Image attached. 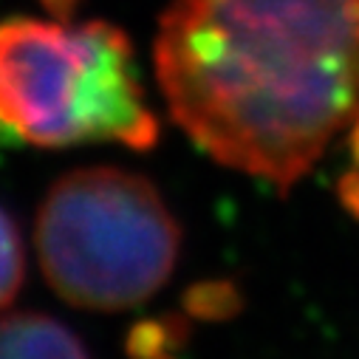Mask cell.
I'll use <instances>...</instances> for the list:
<instances>
[{"label":"cell","instance_id":"6da1fadb","mask_svg":"<svg viewBox=\"0 0 359 359\" xmlns=\"http://www.w3.org/2000/svg\"><path fill=\"white\" fill-rule=\"evenodd\" d=\"M156 71L210 156L289 190L359 128V0H172Z\"/></svg>","mask_w":359,"mask_h":359},{"label":"cell","instance_id":"277c9868","mask_svg":"<svg viewBox=\"0 0 359 359\" xmlns=\"http://www.w3.org/2000/svg\"><path fill=\"white\" fill-rule=\"evenodd\" d=\"M85 348L62 323L20 311L0 317V359L12 356H82Z\"/></svg>","mask_w":359,"mask_h":359},{"label":"cell","instance_id":"7a4b0ae2","mask_svg":"<svg viewBox=\"0 0 359 359\" xmlns=\"http://www.w3.org/2000/svg\"><path fill=\"white\" fill-rule=\"evenodd\" d=\"M0 122L40 147L156 144L158 125L136 76L128 37L111 23H0Z\"/></svg>","mask_w":359,"mask_h":359},{"label":"cell","instance_id":"8992f818","mask_svg":"<svg viewBox=\"0 0 359 359\" xmlns=\"http://www.w3.org/2000/svg\"><path fill=\"white\" fill-rule=\"evenodd\" d=\"M353 150H356V164H359V128H353ZM345 201L359 212V167L356 172L348 175V182H345Z\"/></svg>","mask_w":359,"mask_h":359},{"label":"cell","instance_id":"52a82bcc","mask_svg":"<svg viewBox=\"0 0 359 359\" xmlns=\"http://www.w3.org/2000/svg\"><path fill=\"white\" fill-rule=\"evenodd\" d=\"M43 4L54 12V15H62V18H68L71 12H74V6L79 4V0H43Z\"/></svg>","mask_w":359,"mask_h":359},{"label":"cell","instance_id":"3957f363","mask_svg":"<svg viewBox=\"0 0 359 359\" xmlns=\"http://www.w3.org/2000/svg\"><path fill=\"white\" fill-rule=\"evenodd\" d=\"M34 241L51 289L91 311L144 303L178 257V226L164 201L119 167L65 172L40 204Z\"/></svg>","mask_w":359,"mask_h":359},{"label":"cell","instance_id":"ba28073f","mask_svg":"<svg viewBox=\"0 0 359 359\" xmlns=\"http://www.w3.org/2000/svg\"><path fill=\"white\" fill-rule=\"evenodd\" d=\"M12 144H18V139L12 136V130L0 122V147H12Z\"/></svg>","mask_w":359,"mask_h":359},{"label":"cell","instance_id":"5b68a950","mask_svg":"<svg viewBox=\"0 0 359 359\" xmlns=\"http://www.w3.org/2000/svg\"><path fill=\"white\" fill-rule=\"evenodd\" d=\"M23 275H26V255H23V241H20L18 224L0 207V311L20 292Z\"/></svg>","mask_w":359,"mask_h":359}]
</instances>
